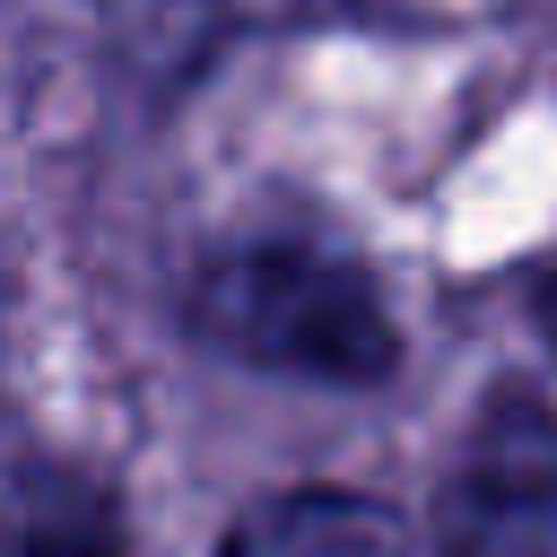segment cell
Returning <instances> with one entry per match:
<instances>
[{
  "instance_id": "7a4b0ae2",
  "label": "cell",
  "mask_w": 557,
  "mask_h": 557,
  "mask_svg": "<svg viewBox=\"0 0 557 557\" xmlns=\"http://www.w3.org/2000/svg\"><path fill=\"white\" fill-rule=\"evenodd\" d=\"M435 557H557V400L496 392L435 505Z\"/></svg>"
},
{
  "instance_id": "6da1fadb",
  "label": "cell",
  "mask_w": 557,
  "mask_h": 557,
  "mask_svg": "<svg viewBox=\"0 0 557 557\" xmlns=\"http://www.w3.org/2000/svg\"><path fill=\"white\" fill-rule=\"evenodd\" d=\"M183 313L218 357H244L296 383H374L400 357L383 287L348 252L305 244V235L226 244L218 261H200Z\"/></svg>"
},
{
  "instance_id": "3957f363",
  "label": "cell",
  "mask_w": 557,
  "mask_h": 557,
  "mask_svg": "<svg viewBox=\"0 0 557 557\" xmlns=\"http://www.w3.org/2000/svg\"><path fill=\"white\" fill-rule=\"evenodd\" d=\"M226 557H409V522L383 513L374 496H339V487H305L261 505Z\"/></svg>"
},
{
  "instance_id": "277c9868",
  "label": "cell",
  "mask_w": 557,
  "mask_h": 557,
  "mask_svg": "<svg viewBox=\"0 0 557 557\" xmlns=\"http://www.w3.org/2000/svg\"><path fill=\"white\" fill-rule=\"evenodd\" d=\"M17 557H122L113 548V522L96 513V505H70V513H26V531H17Z\"/></svg>"
},
{
  "instance_id": "5b68a950",
  "label": "cell",
  "mask_w": 557,
  "mask_h": 557,
  "mask_svg": "<svg viewBox=\"0 0 557 557\" xmlns=\"http://www.w3.org/2000/svg\"><path fill=\"white\" fill-rule=\"evenodd\" d=\"M540 322H548V339H557V278L540 287Z\"/></svg>"
}]
</instances>
